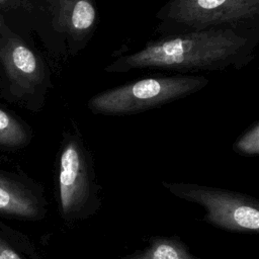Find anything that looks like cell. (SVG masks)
I'll list each match as a JSON object with an SVG mask.
<instances>
[{"label":"cell","instance_id":"cell-1","mask_svg":"<svg viewBox=\"0 0 259 259\" xmlns=\"http://www.w3.org/2000/svg\"><path fill=\"white\" fill-rule=\"evenodd\" d=\"M259 42V28L214 27L160 35L142 49L119 56L104 67L106 73L162 69L180 73L237 70L253 59Z\"/></svg>","mask_w":259,"mask_h":259},{"label":"cell","instance_id":"cell-2","mask_svg":"<svg viewBox=\"0 0 259 259\" xmlns=\"http://www.w3.org/2000/svg\"><path fill=\"white\" fill-rule=\"evenodd\" d=\"M56 188L59 213L69 228L91 219L102 205L93 157L74 124L62 134Z\"/></svg>","mask_w":259,"mask_h":259},{"label":"cell","instance_id":"cell-3","mask_svg":"<svg viewBox=\"0 0 259 259\" xmlns=\"http://www.w3.org/2000/svg\"><path fill=\"white\" fill-rule=\"evenodd\" d=\"M209 80L200 75H159L127 82L93 95L88 109L98 115L140 113L198 92Z\"/></svg>","mask_w":259,"mask_h":259},{"label":"cell","instance_id":"cell-4","mask_svg":"<svg viewBox=\"0 0 259 259\" xmlns=\"http://www.w3.org/2000/svg\"><path fill=\"white\" fill-rule=\"evenodd\" d=\"M155 17L160 35L214 27L259 28V0H168Z\"/></svg>","mask_w":259,"mask_h":259},{"label":"cell","instance_id":"cell-5","mask_svg":"<svg viewBox=\"0 0 259 259\" xmlns=\"http://www.w3.org/2000/svg\"><path fill=\"white\" fill-rule=\"evenodd\" d=\"M162 186L180 199L201 205L202 221L214 228L232 233L259 231V200L249 194L188 182L162 181Z\"/></svg>","mask_w":259,"mask_h":259},{"label":"cell","instance_id":"cell-6","mask_svg":"<svg viewBox=\"0 0 259 259\" xmlns=\"http://www.w3.org/2000/svg\"><path fill=\"white\" fill-rule=\"evenodd\" d=\"M52 30L68 56H76L91 40L99 13L95 0H46Z\"/></svg>","mask_w":259,"mask_h":259},{"label":"cell","instance_id":"cell-7","mask_svg":"<svg viewBox=\"0 0 259 259\" xmlns=\"http://www.w3.org/2000/svg\"><path fill=\"white\" fill-rule=\"evenodd\" d=\"M0 53L18 95L27 100L32 108H39L51 86L50 73L41 58L17 37L9 38Z\"/></svg>","mask_w":259,"mask_h":259},{"label":"cell","instance_id":"cell-8","mask_svg":"<svg viewBox=\"0 0 259 259\" xmlns=\"http://www.w3.org/2000/svg\"><path fill=\"white\" fill-rule=\"evenodd\" d=\"M46 201L30 187L0 177V212L37 220L46 214Z\"/></svg>","mask_w":259,"mask_h":259},{"label":"cell","instance_id":"cell-9","mask_svg":"<svg viewBox=\"0 0 259 259\" xmlns=\"http://www.w3.org/2000/svg\"><path fill=\"white\" fill-rule=\"evenodd\" d=\"M120 259H210L194 255L187 244L177 235H155L147 244Z\"/></svg>","mask_w":259,"mask_h":259},{"label":"cell","instance_id":"cell-10","mask_svg":"<svg viewBox=\"0 0 259 259\" xmlns=\"http://www.w3.org/2000/svg\"><path fill=\"white\" fill-rule=\"evenodd\" d=\"M29 140L25 126L15 117L0 108V145L20 147Z\"/></svg>","mask_w":259,"mask_h":259},{"label":"cell","instance_id":"cell-11","mask_svg":"<svg viewBox=\"0 0 259 259\" xmlns=\"http://www.w3.org/2000/svg\"><path fill=\"white\" fill-rule=\"evenodd\" d=\"M233 150L246 157L259 155V122L255 121L233 144Z\"/></svg>","mask_w":259,"mask_h":259},{"label":"cell","instance_id":"cell-12","mask_svg":"<svg viewBox=\"0 0 259 259\" xmlns=\"http://www.w3.org/2000/svg\"><path fill=\"white\" fill-rule=\"evenodd\" d=\"M0 259H22L19 254L0 239Z\"/></svg>","mask_w":259,"mask_h":259},{"label":"cell","instance_id":"cell-13","mask_svg":"<svg viewBox=\"0 0 259 259\" xmlns=\"http://www.w3.org/2000/svg\"><path fill=\"white\" fill-rule=\"evenodd\" d=\"M4 25H5L4 20H3V18L0 16V31H1L2 29H4Z\"/></svg>","mask_w":259,"mask_h":259}]
</instances>
